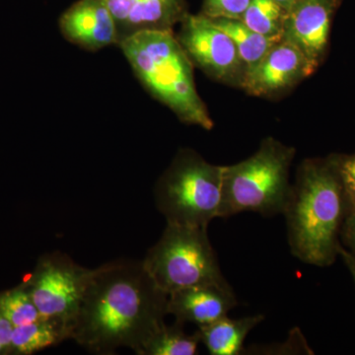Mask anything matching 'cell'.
Instances as JSON below:
<instances>
[{"mask_svg":"<svg viewBox=\"0 0 355 355\" xmlns=\"http://www.w3.org/2000/svg\"><path fill=\"white\" fill-rule=\"evenodd\" d=\"M168 297L142 261H109L92 270L70 338L95 354H114L121 347L137 354L165 324Z\"/></svg>","mask_w":355,"mask_h":355,"instance_id":"cell-1","label":"cell"},{"mask_svg":"<svg viewBox=\"0 0 355 355\" xmlns=\"http://www.w3.org/2000/svg\"><path fill=\"white\" fill-rule=\"evenodd\" d=\"M345 214L335 156L304 161L282 212L291 254L307 265H333Z\"/></svg>","mask_w":355,"mask_h":355,"instance_id":"cell-2","label":"cell"},{"mask_svg":"<svg viewBox=\"0 0 355 355\" xmlns=\"http://www.w3.org/2000/svg\"><path fill=\"white\" fill-rule=\"evenodd\" d=\"M144 88L179 120L210 130L214 123L200 99L193 62L173 31L146 30L118 44Z\"/></svg>","mask_w":355,"mask_h":355,"instance_id":"cell-3","label":"cell"},{"mask_svg":"<svg viewBox=\"0 0 355 355\" xmlns=\"http://www.w3.org/2000/svg\"><path fill=\"white\" fill-rule=\"evenodd\" d=\"M294 155L293 147L268 137L251 157L223 166L219 217L227 218L241 212L265 217L282 214L291 193L288 173Z\"/></svg>","mask_w":355,"mask_h":355,"instance_id":"cell-4","label":"cell"},{"mask_svg":"<svg viewBox=\"0 0 355 355\" xmlns=\"http://www.w3.org/2000/svg\"><path fill=\"white\" fill-rule=\"evenodd\" d=\"M222 182L223 166L182 150L156 184V207L167 223L207 228L219 217Z\"/></svg>","mask_w":355,"mask_h":355,"instance_id":"cell-5","label":"cell"},{"mask_svg":"<svg viewBox=\"0 0 355 355\" xmlns=\"http://www.w3.org/2000/svg\"><path fill=\"white\" fill-rule=\"evenodd\" d=\"M142 263L168 295L190 287L230 286L222 275L207 228L167 223Z\"/></svg>","mask_w":355,"mask_h":355,"instance_id":"cell-6","label":"cell"},{"mask_svg":"<svg viewBox=\"0 0 355 355\" xmlns=\"http://www.w3.org/2000/svg\"><path fill=\"white\" fill-rule=\"evenodd\" d=\"M92 270L76 263L69 254L55 251L40 259L36 270L24 284L44 318L71 326Z\"/></svg>","mask_w":355,"mask_h":355,"instance_id":"cell-7","label":"cell"},{"mask_svg":"<svg viewBox=\"0 0 355 355\" xmlns=\"http://www.w3.org/2000/svg\"><path fill=\"white\" fill-rule=\"evenodd\" d=\"M179 24L176 38L193 64L216 80L242 87L246 65L233 40L202 14L187 13Z\"/></svg>","mask_w":355,"mask_h":355,"instance_id":"cell-8","label":"cell"},{"mask_svg":"<svg viewBox=\"0 0 355 355\" xmlns=\"http://www.w3.org/2000/svg\"><path fill=\"white\" fill-rule=\"evenodd\" d=\"M338 0H297L284 17L282 36L302 51L316 69L330 36L331 17Z\"/></svg>","mask_w":355,"mask_h":355,"instance_id":"cell-9","label":"cell"},{"mask_svg":"<svg viewBox=\"0 0 355 355\" xmlns=\"http://www.w3.org/2000/svg\"><path fill=\"white\" fill-rule=\"evenodd\" d=\"M315 71L302 51L282 39L248 70L242 87L254 96H268L295 85Z\"/></svg>","mask_w":355,"mask_h":355,"instance_id":"cell-10","label":"cell"},{"mask_svg":"<svg viewBox=\"0 0 355 355\" xmlns=\"http://www.w3.org/2000/svg\"><path fill=\"white\" fill-rule=\"evenodd\" d=\"M58 27L67 41L85 51L118 44L116 21L107 0H77L62 14Z\"/></svg>","mask_w":355,"mask_h":355,"instance_id":"cell-11","label":"cell"},{"mask_svg":"<svg viewBox=\"0 0 355 355\" xmlns=\"http://www.w3.org/2000/svg\"><path fill=\"white\" fill-rule=\"evenodd\" d=\"M116 21L118 44L146 30H167L186 15L184 0H107Z\"/></svg>","mask_w":355,"mask_h":355,"instance_id":"cell-12","label":"cell"},{"mask_svg":"<svg viewBox=\"0 0 355 355\" xmlns=\"http://www.w3.org/2000/svg\"><path fill=\"white\" fill-rule=\"evenodd\" d=\"M238 305L230 286H202L173 292L168 297V315L177 322L207 326L228 316Z\"/></svg>","mask_w":355,"mask_h":355,"instance_id":"cell-13","label":"cell"},{"mask_svg":"<svg viewBox=\"0 0 355 355\" xmlns=\"http://www.w3.org/2000/svg\"><path fill=\"white\" fill-rule=\"evenodd\" d=\"M265 320L261 314L254 316L231 319L221 318L214 323L200 327L198 334L200 343H203L211 355H239L243 345L250 331Z\"/></svg>","mask_w":355,"mask_h":355,"instance_id":"cell-14","label":"cell"},{"mask_svg":"<svg viewBox=\"0 0 355 355\" xmlns=\"http://www.w3.org/2000/svg\"><path fill=\"white\" fill-rule=\"evenodd\" d=\"M70 338V329L64 322L53 318H40L32 323L14 327L11 352L32 354Z\"/></svg>","mask_w":355,"mask_h":355,"instance_id":"cell-15","label":"cell"},{"mask_svg":"<svg viewBox=\"0 0 355 355\" xmlns=\"http://www.w3.org/2000/svg\"><path fill=\"white\" fill-rule=\"evenodd\" d=\"M222 31L230 37L239 51L248 70L253 69L273 46L284 39L282 36H265L247 27L241 20L211 19ZM246 71V72H247Z\"/></svg>","mask_w":355,"mask_h":355,"instance_id":"cell-16","label":"cell"},{"mask_svg":"<svg viewBox=\"0 0 355 355\" xmlns=\"http://www.w3.org/2000/svg\"><path fill=\"white\" fill-rule=\"evenodd\" d=\"M200 343L198 331L189 335L184 324H164L137 352L139 355H195Z\"/></svg>","mask_w":355,"mask_h":355,"instance_id":"cell-17","label":"cell"},{"mask_svg":"<svg viewBox=\"0 0 355 355\" xmlns=\"http://www.w3.org/2000/svg\"><path fill=\"white\" fill-rule=\"evenodd\" d=\"M286 13L275 0H251L241 21L259 34L282 36Z\"/></svg>","mask_w":355,"mask_h":355,"instance_id":"cell-18","label":"cell"},{"mask_svg":"<svg viewBox=\"0 0 355 355\" xmlns=\"http://www.w3.org/2000/svg\"><path fill=\"white\" fill-rule=\"evenodd\" d=\"M0 313L13 327L30 324L42 318L24 286L0 293Z\"/></svg>","mask_w":355,"mask_h":355,"instance_id":"cell-19","label":"cell"},{"mask_svg":"<svg viewBox=\"0 0 355 355\" xmlns=\"http://www.w3.org/2000/svg\"><path fill=\"white\" fill-rule=\"evenodd\" d=\"M251 0H205L202 15L210 19L241 20Z\"/></svg>","mask_w":355,"mask_h":355,"instance_id":"cell-20","label":"cell"},{"mask_svg":"<svg viewBox=\"0 0 355 355\" xmlns=\"http://www.w3.org/2000/svg\"><path fill=\"white\" fill-rule=\"evenodd\" d=\"M334 156L343 187L345 209L347 212L355 207V153L352 155Z\"/></svg>","mask_w":355,"mask_h":355,"instance_id":"cell-21","label":"cell"},{"mask_svg":"<svg viewBox=\"0 0 355 355\" xmlns=\"http://www.w3.org/2000/svg\"><path fill=\"white\" fill-rule=\"evenodd\" d=\"M340 239L343 247L355 254V207L345 214L340 229Z\"/></svg>","mask_w":355,"mask_h":355,"instance_id":"cell-22","label":"cell"},{"mask_svg":"<svg viewBox=\"0 0 355 355\" xmlns=\"http://www.w3.org/2000/svg\"><path fill=\"white\" fill-rule=\"evenodd\" d=\"M13 329L12 324L0 313V354L11 352Z\"/></svg>","mask_w":355,"mask_h":355,"instance_id":"cell-23","label":"cell"},{"mask_svg":"<svg viewBox=\"0 0 355 355\" xmlns=\"http://www.w3.org/2000/svg\"><path fill=\"white\" fill-rule=\"evenodd\" d=\"M338 256L343 259V263H345L347 270H349L355 284V254L350 253L349 250L345 249L343 245H340L338 248Z\"/></svg>","mask_w":355,"mask_h":355,"instance_id":"cell-24","label":"cell"},{"mask_svg":"<svg viewBox=\"0 0 355 355\" xmlns=\"http://www.w3.org/2000/svg\"><path fill=\"white\" fill-rule=\"evenodd\" d=\"M284 11H288L297 0H275Z\"/></svg>","mask_w":355,"mask_h":355,"instance_id":"cell-25","label":"cell"}]
</instances>
